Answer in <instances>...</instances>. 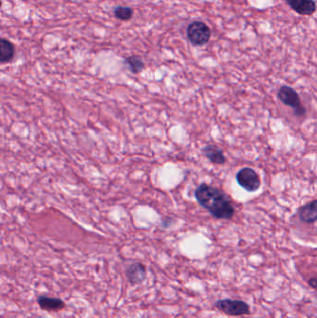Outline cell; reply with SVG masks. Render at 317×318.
<instances>
[{"mask_svg":"<svg viewBox=\"0 0 317 318\" xmlns=\"http://www.w3.org/2000/svg\"><path fill=\"white\" fill-rule=\"evenodd\" d=\"M277 96L285 105L292 108L294 113L298 117H302L306 113V109L302 105L299 94L291 87L282 86L278 90Z\"/></svg>","mask_w":317,"mask_h":318,"instance_id":"7a4b0ae2","label":"cell"},{"mask_svg":"<svg viewBox=\"0 0 317 318\" xmlns=\"http://www.w3.org/2000/svg\"><path fill=\"white\" fill-rule=\"evenodd\" d=\"M236 181L247 192H256L261 186V180L255 170L243 168L236 174Z\"/></svg>","mask_w":317,"mask_h":318,"instance_id":"5b68a950","label":"cell"},{"mask_svg":"<svg viewBox=\"0 0 317 318\" xmlns=\"http://www.w3.org/2000/svg\"><path fill=\"white\" fill-rule=\"evenodd\" d=\"M146 267L141 262H134L126 270V277L131 285H139L146 278Z\"/></svg>","mask_w":317,"mask_h":318,"instance_id":"8992f818","label":"cell"},{"mask_svg":"<svg viewBox=\"0 0 317 318\" xmlns=\"http://www.w3.org/2000/svg\"><path fill=\"white\" fill-rule=\"evenodd\" d=\"M203 154L213 164L222 165L226 162V157L222 150L212 144H208L202 148Z\"/></svg>","mask_w":317,"mask_h":318,"instance_id":"30bf717a","label":"cell"},{"mask_svg":"<svg viewBox=\"0 0 317 318\" xmlns=\"http://www.w3.org/2000/svg\"><path fill=\"white\" fill-rule=\"evenodd\" d=\"M15 53V49L11 42L2 38L0 40V62L2 63L10 62Z\"/></svg>","mask_w":317,"mask_h":318,"instance_id":"8fae6325","label":"cell"},{"mask_svg":"<svg viewBox=\"0 0 317 318\" xmlns=\"http://www.w3.org/2000/svg\"><path fill=\"white\" fill-rule=\"evenodd\" d=\"M215 306L220 312L231 316H240L251 313L248 304L240 300H220L215 303Z\"/></svg>","mask_w":317,"mask_h":318,"instance_id":"3957f363","label":"cell"},{"mask_svg":"<svg viewBox=\"0 0 317 318\" xmlns=\"http://www.w3.org/2000/svg\"><path fill=\"white\" fill-rule=\"evenodd\" d=\"M301 221L305 223H312L317 221V200L303 205L298 211Z\"/></svg>","mask_w":317,"mask_h":318,"instance_id":"9c48e42d","label":"cell"},{"mask_svg":"<svg viewBox=\"0 0 317 318\" xmlns=\"http://www.w3.org/2000/svg\"><path fill=\"white\" fill-rule=\"evenodd\" d=\"M37 303L42 310L47 312H57L64 309L66 304L60 298H51L42 295L37 298Z\"/></svg>","mask_w":317,"mask_h":318,"instance_id":"ba28073f","label":"cell"},{"mask_svg":"<svg viewBox=\"0 0 317 318\" xmlns=\"http://www.w3.org/2000/svg\"><path fill=\"white\" fill-rule=\"evenodd\" d=\"M125 64L128 67V70L133 74H139L142 72L144 68L143 59L137 55H132V56L126 58Z\"/></svg>","mask_w":317,"mask_h":318,"instance_id":"7c38bea8","label":"cell"},{"mask_svg":"<svg viewBox=\"0 0 317 318\" xmlns=\"http://www.w3.org/2000/svg\"><path fill=\"white\" fill-rule=\"evenodd\" d=\"M194 197L201 207L216 219L230 220L235 214V208L223 191L208 184H201L194 191Z\"/></svg>","mask_w":317,"mask_h":318,"instance_id":"6da1fadb","label":"cell"},{"mask_svg":"<svg viewBox=\"0 0 317 318\" xmlns=\"http://www.w3.org/2000/svg\"><path fill=\"white\" fill-rule=\"evenodd\" d=\"M292 10L298 14L303 16L312 15L316 11L314 0H286Z\"/></svg>","mask_w":317,"mask_h":318,"instance_id":"52a82bcc","label":"cell"},{"mask_svg":"<svg viewBox=\"0 0 317 318\" xmlns=\"http://www.w3.org/2000/svg\"><path fill=\"white\" fill-rule=\"evenodd\" d=\"M114 14L120 21H128L133 17V11L128 7L118 6L115 9Z\"/></svg>","mask_w":317,"mask_h":318,"instance_id":"4fadbf2b","label":"cell"},{"mask_svg":"<svg viewBox=\"0 0 317 318\" xmlns=\"http://www.w3.org/2000/svg\"><path fill=\"white\" fill-rule=\"evenodd\" d=\"M309 285L312 287V288H314V289H317V277H312L311 279H309Z\"/></svg>","mask_w":317,"mask_h":318,"instance_id":"5bb4252c","label":"cell"},{"mask_svg":"<svg viewBox=\"0 0 317 318\" xmlns=\"http://www.w3.org/2000/svg\"><path fill=\"white\" fill-rule=\"evenodd\" d=\"M210 29L202 21H194L187 28V36L194 46H204L210 39Z\"/></svg>","mask_w":317,"mask_h":318,"instance_id":"277c9868","label":"cell"}]
</instances>
